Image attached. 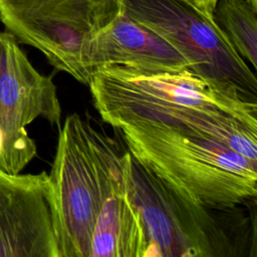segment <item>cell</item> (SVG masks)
I'll use <instances>...</instances> for the list:
<instances>
[{"instance_id": "6da1fadb", "label": "cell", "mask_w": 257, "mask_h": 257, "mask_svg": "<svg viewBox=\"0 0 257 257\" xmlns=\"http://www.w3.org/2000/svg\"><path fill=\"white\" fill-rule=\"evenodd\" d=\"M48 184L58 257L148 256L125 151L78 113L59 126Z\"/></svg>"}, {"instance_id": "7a4b0ae2", "label": "cell", "mask_w": 257, "mask_h": 257, "mask_svg": "<svg viewBox=\"0 0 257 257\" xmlns=\"http://www.w3.org/2000/svg\"><path fill=\"white\" fill-rule=\"evenodd\" d=\"M101 119L121 124L151 121L203 135L251 159L257 151V101L190 68L107 65L87 84Z\"/></svg>"}, {"instance_id": "3957f363", "label": "cell", "mask_w": 257, "mask_h": 257, "mask_svg": "<svg viewBox=\"0 0 257 257\" xmlns=\"http://www.w3.org/2000/svg\"><path fill=\"white\" fill-rule=\"evenodd\" d=\"M128 152L187 199L235 209L257 196V162L183 127L151 121L119 125Z\"/></svg>"}, {"instance_id": "277c9868", "label": "cell", "mask_w": 257, "mask_h": 257, "mask_svg": "<svg viewBox=\"0 0 257 257\" xmlns=\"http://www.w3.org/2000/svg\"><path fill=\"white\" fill-rule=\"evenodd\" d=\"M131 200L148 239V256L236 257L240 247L215 209L195 203L125 151ZM217 210V209H216Z\"/></svg>"}, {"instance_id": "5b68a950", "label": "cell", "mask_w": 257, "mask_h": 257, "mask_svg": "<svg viewBox=\"0 0 257 257\" xmlns=\"http://www.w3.org/2000/svg\"><path fill=\"white\" fill-rule=\"evenodd\" d=\"M123 13L167 40L198 75L257 101L254 70L208 14L188 0H123Z\"/></svg>"}, {"instance_id": "8992f818", "label": "cell", "mask_w": 257, "mask_h": 257, "mask_svg": "<svg viewBox=\"0 0 257 257\" xmlns=\"http://www.w3.org/2000/svg\"><path fill=\"white\" fill-rule=\"evenodd\" d=\"M61 105L51 76L41 74L9 31H0V172L19 174L37 155L26 125L37 117L60 126Z\"/></svg>"}, {"instance_id": "52a82bcc", "label": "cell", "mask_w": 257, "mask_h": 257, "mask_svg": "<svg viewBox=\"0 0 257 257\" xmlns=\"http://www.w3.org/2000/svg\"><path fill=\"white\" fill-rule=\"evenodd\" d=\"M0 257H58L46 172H0Z\"/></svg>"}, {"instance_id": "ba28073f", "label": "cell", "mask_w": 257, "mask_h": 257, "mask_svg": "<svg viewBox=\"0 0 257 257\" xmlns=\"http://www.w3.org/2000/svg\"><path fill=\"white\" fill-rule=\"evenodd\" d=\"M82 64L90 78L95 70L107 65L189 68L188 61L167 40L123 12L90 36Z\"/></svg>"}, {"instance_id": "9c48e42d", "label": "cell", "mask_w": 257, "mask_h": 257, "mask_svg": "<svg viewBox=\"0 0 257 257\" xmlns=\"http://www.w3.org/2000/svg\"><path fill=\"white\" fill-rule=\"evenodd\" d=\"M123 12V0H0V20L35 22L90 37Z\"/></svg>"}, {"instance_id": "30bf717a", "label": "cell", "mask_w": 257, "mask_h": 257, "mask_svg": "<svg viewBox=\"0 0 257 257\" xmlns=\"http://www.w3.org/2000/svg\"><path fill=\"white\" fill-rule=\"evenodd\" d=\"M215 20L240 56L253 69L257 64V8L248 0H221Z\"/></svg>"}, {"instance_id": "8fae6325", "label": "cell", "mask_w": 257, "mask_h": 257, "mask_svg": "<svg viewBox=\"0 0 257 257\" xmlns=\"http://www.w3.org/2000/svg\"><path fill=\"white\" fill-rule=\"evenodd\" d=\"M188 1L194 4L196 7H198L202 11L211 15H215V9L219 0H188Z\"/></svg>"}, {"instance_id": "7c38bea8", "label": "cell", "mask_w": 257, "mask_h": 257, "mask_svg": "<svg viewBox=\"0 0 257 257\" xmlns=\"http://www.w3.org/2000/svg\"><path fill=\"white\" fill-rule=\"evenodd\" d=\"M248 1L250 2V4H251L253 7L257 8V0H248Z\"/></svg>"}]
</instances>
